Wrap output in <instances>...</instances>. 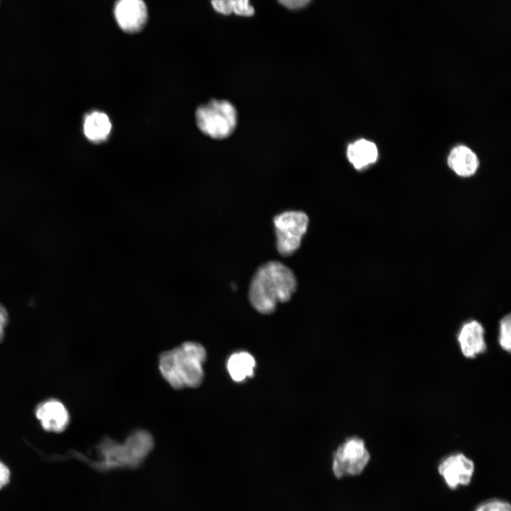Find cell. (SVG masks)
Masks as SVG:
<instances>
[{
  "label": "cell",
  "mask_w": 511,
  "mask_h": 511,
  "mask_svg": "<svg viewBox=\"0 0 511 511\" xmlns=\"http://www.w3.org/2000/svg\"><path fill=\"white\" fill-rule=\"evenodd\" d=\"M297 287L292 271L278 261L264 263L255 273L249 287L252 306L262 314H270L277 304L288 301Z\"/></svg>",
  "instance_id": "6da1fadb"
},
{
  "label": "cell",
  "mask_w": 511,
  "mask_h": 511,
  "mask_svg": "<svg viewBox=\"0 0 511 511\" xmlns=\"http://www.w3.org/2000/svg\"><path fill=\"white\" fill-rule=\"evenodd\" d=\"M204 348L192 341L165 351L159 358V368L165 380L175 389L196 388L204 379Z\"/></svg>",
  "instance_id": "7a4b0ae2"
},
{
  "label": "cell",
  "mask_w": 511,
  "mask_h": 511,
  "mask_svg": "<svg viewBox=\"0 0 511 511\" xmlns=\"http://www.w3.org/2000/svg\"><path fill=\"white\" fill-rule=\"evenodd\" d=\"M195 119L204 134L223 139L233 132L237 123V112L229 101L214 99L197 108Z\"/></svg>",
  "instance_id": "3957f363"
},
{
  "label": "cell",
  "mask_w": 511,
  "mask_h": 511,
  "mask_svg": "<svg viewBox=\"0 0 511 511\" xmlns=\"http://www.w3.org/2000/svg\"><path fill=\"white\" fill-rule=\"evenodd\" d=\"M278 251L283 256L295 253L307 230L309 219L300 211H287L274 217Z\"/></svg>",
  "instance_id": "277c9868"
},
{
  "label": "cell",
  "mask_w": 511,
  "mask_h": 511,
  "mask_svg": "<svg viewBox=\"0 0 511 511\" xmlns=\"http://www.w3.org/2000/svg\"><path fill=\"white\" fill-rule=\"evenodd\" d=\"M370 459L365 441L359 437H351L336 451L332 471L337 478L360 475Z\"/></svg>",
  "instance_id": "5b68a950"
},
{
  "label": "cell",
  "mask_w": 511,
  "mask_h": 511,
  "mask_svg": "<svg viewBox=\"0 0 511 511\" xmlns=\"http://www.w3.org/2000/svg\"><path fill=\"white\" fill-rule=\"evenodd\" d=\"M151 446V436L148 433H136L130 436L124 445L105 447L104 462L106 466L134 465L142 460Z\"/></svg>",
  "instance_id": "8992f818"
},
{
  "label": "cell",
  "mask_w": 511,
  "mask_h": 511,
  "mask_svg": "<svg viewBox=\"0 0 511 511\" xmlns=\"http://www.w3.org/2000/svg\"><path fill=\"white\" fill-rule=\"evenodd\" d=\"M438 473L448 488L455 490L468 485L475 471L474 462L461 452L444 457L438 465Z\"/></svg>",
  "instance_id": "52a82bcc"
},
{
  "label": "cell",
  "mask_w": 511,
  "mask_h": 511,
  "mask_svg": "<svg viewBox=\"0 0 511 511\" xmlns=\"http://www.w3.org/2000/svg\"><path fill=\"white\" fill-rule=\"evenodd\" d=\"M35 416L46 432L61 433L68 427L70 413L66 406L55 398L45 400L35 407Z\"/></svg>",
  "instance_id": "ba28073f"
},
{
  "label": "cell",
  "mask_w": 511,
  "mask_h": 511,
  "mask_svg": "<svg viewBox=\"0 0 511 511\" xmlns=\"http://www.w3.org/2000/svg\"><path fill=\"white\" fill-rule=\"evenodd\" d=\"M114 15L119 27L130 33L140 31L148 18L147 8L143 0H118Z\"/></svg>",
  "instance_id": "9c48e42d"
},
{
  "label": "cell",
  "mask_w": 511,
  "mask_h": 511,
  "mask_svg": "<svg viewBox=\"0 0 511 511\" xmlns=\"http://www.w3.org/2000/svg\"><path fill=\"white\" fill-rule=\"evenodd\" d=\"M457 341L462 355L467 358H474L487 350L485 329L476 319H468L461 324Z\"/></svg>",
  "instance_id": "30bf717a"
},
{
  "label": "cell",
  "mask_w": 511,
  "mask_h": 511,
  "mask_svg": "<svg viewBox=\"0 0 511 511\" xmlns=\"http://www.w3.org/2000/svg\"><path fill=\"white\" fill-rule=\"evenodd\" d=\"M448 165L458 175L469 177L476 172L478 160L470 148L458 145L451 150L448 157Z\"/></svg>",
  "instance_id": "8fae6325"
},
{
  "label": "cell",
  "mask_w": 511,
  "mask_h": 511,
  "mask_svg": "<svg viewBox=\"0 0 511 511\" xmlns=\"http://www.w3.org/2000/svg\"><path fill=\"white\" fill-rule=\"evenodd\" d=\"M83 131L91 142L101 143L107 140L111 131V123L105 113L94 111L85 116Z\"/></svg>",
  "instance_id": "7c38bea8"
},
{
  "label": "cell",
  "mask_w": 511,
  "mask_h": 511,
  "mask_svg": "<svg viewBox=\"0 0 511 511\" xmlns=\"http://www.w3.org/2000/svg\"><path fill=\"white\" fill-rule=\"evenodd\" d=\"M346 155L353 167L361 170L375 162L378 149L375 143L362 138L348 145Z\"/></svg>",
  "instance_id": "4fadbf2b"
},
{
  "label": "cell",
  "mask_w": 511,
  "mask_h": 511,
  "mask_svg": "<svg viewBox=\"0 0 511 511\" xmlns=\"http://www.w3.org/2000/svg\"><path fill=\"white\" fill-rule=\"evenodd\" d=\"M256 366L254 358L247 352L232 354L227 361V369L231 378L241 382L247 377H251Z\"/></svg>",
  "instance_id": "5bb4252c"
},
{
  "label": "cell",
  "mask_w": 511,
  "mask_h": 511,
  "mask_svg": "<svg viewBox=\"0 0 511 511\" xmlns=\"http://www.w3.org/2000/svg\"><path fill=\"white\" fill-rule=\"evenodd\" d=\"M214 9L222 14L234 13L243 16H251L254 13L249 0H211Z\"/></svg>",
  "instance_id": "9a60e30c"
},
{
  "label": "cell",
  "mask_w": 511,
  "mask_h": 511,
  "mask_svg": "<svg viewBox=\"0 0 511 511\" xmlns=\"http://www.w3.org/2000/svg\"><path fill=\"white\" fill-rule=\"evenodd\" d=\"M498 344L507 353L511 351V317L507 314L499 322Z\"/></svg>",
  "instance_id": "2e32d148"
},
{
  "label": "cell",
  "mask_w": 511,
  "mask_h": 511,
  "mask_svg": "<svg viewBox=\"0 0 511 511\" xmlns=\"http://www.w3.org/2000/svg\"><path fill=\"white\" fill-rule=\"evenodd\" d=\"M474 511H511V505L506 500L492 498L479 504Z\"/></svg>",
  "instance_id": "e0dca14e"
},
{
  "label": "cell",
  "mask_w": 511,
  "mask_h": 511,
  "mask_svg": "<svg viewBox=\"0 0 511 511\" xmlns=\"http://www.w3.org/2000/svg\"><path fill=\"white\" fill-rule=\"evenodd\" d=\"M9 323V313L5 307L0 303V343L5 336L6 328Z\"/></svg>",
  "instance_id": "ac0fdd59"
},
{
  "label": "cell",
  "mask_w": 511,
  "mask_h": 511,
  "mask_svg": "<svg viewBox=\"0 0 511 511\" xmlns=\"http://www.w3.org/2000/svg\"><path fill=\"white\" fill-rule=\"evenodd\" d=\"M11 472L9 467L0 461V490L10 481Z\"/></svg>",
  "instance_id": "d6986e66"
},
{
  "label": "cell",
  "mask_w": 511,
  "mask_h": 511,
  "mask_svg": "<svg viewBox=\"0 0 511 511\" xmlns=\"http://www.w3.org/2000/svg\"><path fill=\"white\" fill-rule=\"evenodd\" d=\"M311 0H278L284 6L290 9H300L306 6Z\"/></svg>",
  "instance_id": "ffe728a7"
}]
</instances>
